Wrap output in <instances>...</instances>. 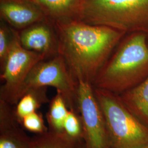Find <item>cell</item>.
Returning <instances> with one entry per match:
<instances>
[{
	"mask_svg": "<svg viewBox=\"0 0 148 148\" xmlns=\"http://www.w3.org/2000/svg\"><path fill=\"white\" fill-rule=\"evenodd\" d=\"M119 95L133 114L148 127V77L136 87Z\"/></svg>",
	"mask_w": 148,
	"mask_h": 148,
	"instance_id": "7c38bea8",
	"label": "cell"
},
{
	"mask_svg": "<svg viewBox=\"0 0 148 148\" xmlns=\"http://www.w3.org/2000/svg\"><path fill=\"white\" fill-rule=\"evenodd\" d=\"M81 21L128 32H148V0H85Z\"/></svg>",
	"mask_w": 148,
	"mask_h": 148,
	"instance_id": "3957f363",
	"label": "cell"
},
{
	"mask_svg": "<svg viewBox=\"0 0 148 148\" xmlns=\"http://www.w3.org/2000/svg\"><path fill=\"white\" fill-rule=\"evenodd\" d=\"M47 87H35L27 90L21 96L13 110L16 120L21 124L24 117L37 111L43 104L49 101Z\"/></svg>",
	"mask_w": 148,
	"mask_h": 148,
	"instance_id": "4fadbf2b",
	"label": "cell"
},
{
	"mask_svg": "<svg viewBox=\"0 0 148 148\" xmlns=\"http://www.w3.org/2000/svg\"><path fill=\"white\" fill-rule=\"evenodd\" d=\"M10 106L0 100V148H32V138L20 127Z\"/></svg>",
	"mask_w": 148,
	"mask_h": 148,
	"instance_id": "30bf717a",
	"label": "cell"
},
{
	"mask_svg": "<svg viewBox=\"0 0 148 148\" xmlns=\"http://www.w3.org/2000/svg\"><path fill=\"white\" fill-rule=\"evenodd\" d=\"M37 5L51 22L80 19L85 0H30Z\"/></svg>",
	"mask_w": 148,
	"mask_h": 148,
	"instance_id": "8fae6325",
	"label": "cell"
},
{
	"mask_svg": "<svg viewBox=\"0 0 148 148\" xmlns=\"http://www.w3.org/2000/svg\"><path fill=\"white\" fill-rule=\"evenodd\" d=\"M106 120L110 148H143L148 145V127L130 111L119 95L94 87Z\"/></svg>",
	"mask_w": 148,
	"mask_h": 148,
	"instance_id": "277c9868",
	"label": "cell"
},
{
	"mask_svg": "<svg viewBox=\"0 0 148 148\" xmlns=\"http://www.w3.org/2000/svg\"><path fill=\"white\" fill-rule=\"evenodd\" d=\"M52 23L58 38V54L65 60L77 84L83 81L93 85L112 51L126 35L124 32L80 19Z\"/></svg>",
	"mask_w": 148,
	"mask_h": 148,
	"instance_id": "6da1fadb",
	"label": "cell"
},
{
	"mask_svg": "<svg viewBox=\"0 0 148 148\" xmlns=\"http://www.w3.org/2000/svg\"><path fill=\"white\" fill-rule=\"evenodd\" d=\"M83 141L76 140L65 133L50 130L32 138V148H83Z\"/></svg>",
	"mask_w": 148,
	"mask_h": 148,
	"instance_id": "5bb4252c",
	"label": "cell"
},
{
	"mask_svg": "<svg viewBox=\"0 0 148 148\" xmlns=\"http://www.w3.org/2000/svg\"><path fill=\"white\" fill-rule=\"evenodd\" d=\"M64 132L75 140L83 141V127L79 112L69 109L64 122Z\"/></svg>",
	"mask_w": 148,
	"mask_h": 148,
	"instance_id": "2e32d148",
	"label": "cell"
},
{
	"mask_svg": "<svg viewBox=\"0 0 148 148\" xmlns=\"http://www.w3.org/2000/svg\"><path fill=\"white\" fill-rule=\"evenodd\" d=\"M0 16L2 21L18 31L49 21L42 10L30 0H0Z\"/></svg>",
	"mask_w": 148,
	"mask_h": 148,
	"instance_id": "ba28073f",
	"label": "cell"
},
{
	"mask_svg": "<svg viewBox=\"0 0 148 148\" xmlns=\"http://www.w3.org/2000/svg\"><path fill=\"white\" fill-rule=\"evenodd\" d=\"M1 20L0 25V65L3 69L11 48L13 38V29Z\"/></svg>",
	"mask_w": 148,
	"mask_h": 148,
	"instance_id": "e0dca14e",
	"label": "cell"
},
{
	"mask_svg": "<svg viewBox=\"0 0 148 148\" xmlns=\"http://www.w3.org/2000/svg\"><path fill=\"white\" fill-rule=\"evenodd\" d=\"M48 86L62 94L69 109L79 112L77 84L59 54L43 60L34 67L27 77L24 93L29 88Z\"/></svg>",
	"mask_w": 148,
	"mask_h": 148,
	"instance_id": "8992f818",
	"label": "cell"
},
{
	"mask_svg": "<svg viewBox=\"0 0 148 148\" xmlns=\"http://www.w3.org/2000/svg\"><path fill=\"white\" fill-rule=\"evenodd\" d=\"M77 101L83 127L84 148H111L106 120L91 83H77Z\"/></svg>",
	"mask_w": 148,
	"mask_h": 148,
	"instance_id": "52a82bcc",
	"label": "cell"
},
{
	"mask_svg": "<svg viewBox=\"0 0 148 148\" xmlns=\"http://www.w3.org/2000/svg\"><path fill=\"white\" fill-rule=\"evenodd\" d=\"M148 148V145H147V146H146V147H144V148Z\"/></svg>",
	"mask_w": 148,
	"mask_h": 148,
	"instance_id": "d6986e66",
	"label": "cell"
},
{
	"mask_svg": "<svg viewBox=\"0 0 148 148\" xmlns=\"http://www.w3.org/2000/svg\"><path fill=\"white\" fill-rule=\"evenodd\" d=\"M69 108L63 96L57 92V94L50 103L47 114L49 130L57 132H63L64 125Z\"/></svg>",
	"mask_w": 148,
	"mask_h": 148,
	"instance_id": "9a60e30c",
	"label": "cell"
},
{
	"mask_svg": "<svg viewBox=\"0 0 148 148\" xmlns=\"http://www.w3.org/2000/svg\"><path fill=\"white\" fill-rule=\"evenodd\" d=\"M148 77L147 33L134 32L119 45L98 74L93 86L120 95Z\"/></svg>",
	"mask_w": 148,
	"mask_h": 148,
	"instance_id": "7a4b0ae2",
	"label": "cell"
},
{
	"mask_svg": "<svg viewBox=\"0 0 148 148\" xmlns=\"http://www.w3.org/2000/svg\"><path fill=\"white\" fill-rule=\"evenodd\" d=\"M12 29L11 48L5 65L1 70L0 79L3 84L0 88V100L16 106L24 93L25 82L32 69L47 58L42 54L23 47L19 39L18 30Z\"/></svg>",
	"mask_w": 148,
	"mask_h": 148,
	"instance_id": "5b68a950",
	"label": "cell"
},
{
	"mask_svg": "<svg viewBox=\"0 0 148 148\" xmlns=\"http://www.w3.org/2000/svg\"><path fill=\"white\" fill-rule=\"evenodd\" d=\"M21 125L28 131L37 134L44 133L48 131L45 125L42 115L37 111L24 117Z\"/></svg>",
	"mask_w": 148,
	"mask_h": 148,
	"instance_id": "ac0fdd59",
	"label": "cell"
},
{
	"mask_svg": "<svg viewBox=\"0 0 148 148\" xmlns=\"http://www.w3.org/2000/svg\"><path fill=\"white\" fill-rule=\"evenodd\" d=\"M18 32L21 46L27 50L42 54L47 59L58 54V38L50 21L34 24Z\"/></svg>",
	"mask_w": 148,
	"mask_h": 148,
	"instance_id": "9c48e42d",
	"label": "cell"
},
{
	"mask_svg": "<svg viewBox=\"0 0 148 148\" xmlns=\"http://www.w3.org/2000/svg\"><path fill=\"white\" fill-rule=\"evenodd\" d=\"M83 148H84V147H83Z\"/></svg>",
	"mask_w": 148,
	"mask_h": 148,
	"instance_id": "ffe728a7",
	"label": "cell"
}]
</instances>
